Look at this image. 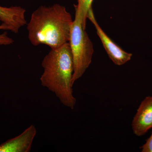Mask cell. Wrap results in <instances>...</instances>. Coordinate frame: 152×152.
Listing matches in <instances>:
<instances>
[{"label":"cell","mask_w":152,"mask_h":152,"mask_svg":"<svg viewBox=\"0 0 152 152\" xmlns=\"http://www.w3.org/2000/svg\"><path fill=\"white\" fill-rule=\"evenodd\" d=\"M0 30H8L4 25H0ZM14 40L7 35V33L5 32L0 34V45H9L13 43Z\"/></svg>","instance_id":"cell-9"},{"label":"cell","mask_w":152,"mask_h":152,"mask_svg":"<svg viewBox=\"0 0 152 152\" xmlns=\"http://www.w3.org/2000/svg\"><path fill=\"white\" fill-rule=\"evenodd\" d=\"M37 129L31 125L19 135L10 139L0 145V152L31 151Z\"/></svg>","instance_id":"cell-6"},{"label":"cell","mask_w":152,"mask_h":152,"mask_svg":"<svg viewBox=\"0 0 152 152\" xmlns=\"http://www.w3.org/2000/svg\"><path fill=\"white\" fill-rule=\"evenodd\" d=\"M26 12L25 9L19 6L6 7L0 6V21L9 31L17 34L21 28L27 23Z\"/></svg>","instance_id":"cell-7"},{"label":"cell","mask_w":152,"mask_h":152,"mask_svg":"<svg viewBox=\"0 0 152 152\" xmlns=\"http://www.w3.org/2000/svg\"><path fill=\"white\" fill-rule=\"evenodd\" d=\"M94 0H77V4L75 5L76 10L78 11L80 14L83 20V26L86 29V20L88 18V13L91 8Z\"/></svg>","instance_id":"cell-8"},{"label":"cell","mask_w":152,"mask_h":152,"mask_svg":"<svg viewBox=\"0 0 152 152\" xmlns=\"http://www.w3.org/2000/svg\"><path fill=\"white\" fill-rule=\"evenodd\" d=\"M133 133L138 137L143 136L152 129V96L142 101L132 124Z\"/></svg>","instance_id":"cell-5"},{"label":"cell","mask_w":152,"mask_h":152,"mask_svg":"<svg viewBox=\"0 0 152 152\" xmlns=\"http://www.w3.org/2000/svg\"><path fill=\"white\" fill-rule=\"evenodd\" d=\"M88 18L94 26L98 37L101 40L104 48L113 63L117 66H122L130 61L132 54L125 51L106 34L95 18L92 8L88 13Z\"/></svg>","instance_id":"cell-4"},{"label":"cell","mask_w":152,"mask_h":152,"mask_svg":"<svg viewBox=\"0 0 152 152\" xmlns=\"http://www.w3.org/2000/svg\"><path fill=\"white\" fill-rule=\"evenodd\" d=\"M140 148L142 152H152V133L146 140V142Z\"/></svg>","instance_id":"cell-10"},{"label":"cell","mask_w":152,"mask_h":152,"mask_svg":"<svg viewBox=\"0 0 152 152\" xmlns=\"http://www.w3.org/2000/svg\"><path fill=\"white\" fill-rule=\"evenodd\" d=\"M42 66L44 71L41 85L54 93L61 103L73 110L75 106L72 84L74 72L72 56L69 42L56 49H51Z\"/></svg>","instance_id":"cell-2"},{"label":"cell","mask_w":152,"mask_h":152,"mask_svg":"<svg viewBox=\"0 0 152 152\" xmlns=\"http://www.w3.org/2000/svg\"><path fill=\"white\" fill-rule=\"evenodd\" d=\"M73 20L65 7L59 4L41 6L27 23L29 40L34 46L45 45L58 48L69 42Z\"/></svg>","instance_id":"cell-1"},{"label":"cell","mask_w":152,"mask_h":152,"mask_svg":"<svg viewBox=\"0 0 152 152\" xmlns=\"http://www.w3.org/2000/svg\"><path fill=\"white\" fill-rule=\"evenodd\" d=\"M75 11L69 42L74 64L73 86L89 66L94 53L92 42L83 26L80 14L77 10Z\"/></svg>","instance_id":"cell-3"}]
</instances>
